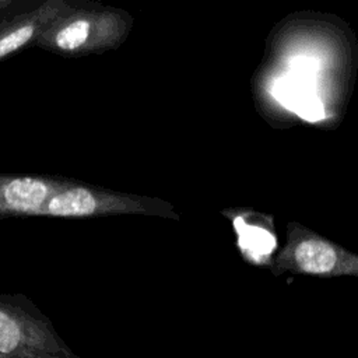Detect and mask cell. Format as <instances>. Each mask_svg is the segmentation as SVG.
I'll return each mask as SVG.
<instances>
[{
	"label": "cell",
	"instance_id": "3957f363",
	"mask_svg": "<svg viewBox=\"0 0 358 358\" xmlns=\"http://www.w3.org/2000/svg\"><path fill=\"white\" fill-rule=\"evenodd\" d=\"M116 214H145L178 218L173 207L159 199L112 192L76 182L55 193L39 215L59 218H87Z\"/></svg>",
	"mask_w": 358,
	"mask_h": 358
},
{
	"label": "cell",
	"instance_id": "ba28073f",
	"mask_svg": "<svg viewBox=\"0 0 358 358\" xmlns=\"http://www.w3.org/2000/svg\"><path fill=\"white\" fill-rule=\"evenodd\" d=\"M36 358H77L76 355H43V357H36Z\"/></svg>",
	"mask_w": 358,
	"mask_h": 358
},
{
	"label": "cell",
	"instance_id": "30bf717a",
	"mask_svg": "<svg viewBox=\"0 0 358 358\" xmlns=\"http://www.w3.org/2000/svg\"><path fill=\"white\" fill-rule=\"evenodd\" d=\"M0 218H3V215H1V214H0Z\"/></svg>",
	"mask_w": 358,
	"mask_h": 358
},
{
	"label": "cell",
	"instance_id": "5b68a950",
	"mask_svg": "<svg viewBox=\"0 0 358 358\" xmlns=\"http://www.w3.org/2000/svg\"><path fill=\"white\" fill-rule=\"evenodd\" d=\"M76 182L66 178L0 175V214L39 215L43 204L55 193Z\"/></svg>",
	"mask_w": 358,
	"mask_h": 358
},
{
	"label": "cell",
	"instance_id": "6da1fadb",
	"mask_svg": "<svg viewBox=\"0 0 358 358\" xmlns=\"http://www.w3.org/2000/svg\"><path fill=\"white\" fill-rule=\"evenodd\" d=\"M133 18L117 8H70L50 22L35 45L63 56L101 53L120 46Z\"/></svg>",
	"mask_w": 358,
	"mask_h": 358
},
{
	"label": "cell",
	"instance_id": "8992f818",
	"mask_svg": "<svg viewBox=\"0 0 358 358\" xmlns=\"http://www.w3.org/2000/svg\"><path fill=\"white\" fill-rule=\"evenodd\" d=\"M71 6L64 0H46L32 11L15 15L0 28V59L36 42L46 27Z\"/></svg>",
	"mask_w": 358,
	"mask_h": 358
},
{
	"label": "cell",
	"instance_id": "52a82bcc",
	"mask_svg": "<svg viewBox=\"0 0 358 358\" xmlns=\"http://www.w3.org/2000/svg\"><path fill=\"white\" fill-rule=\"evenodd\" d=\"M14 1L13 0H0V11L8 8Z\"/></svg>",
	"mask_w": 358,
	"mask_h": 358
},
{
	"label": "cell",
	"instance_id": "7a4b0ae2",
	"mask_svg": "<svg viewBox=\"0 0 358 358\" xmlns=\"http://www.w3.org/2000/svg\"><path fill=\"white\" fill-rule=\"evenodd\" d=\"M270 268L274 274L292 273L320 278L358 277V255L298 222H289L285 243Z\"/></svg>",
	"mask_w": 358,
	"mask_h": 358
},
{
	"label": "cell",
	"instance_id": "277c9868",
	"mask_svg": "<svg viewBox=\"0 0 358 358\" xmlns=\"http://www.w3.org/2000/svg\"><path fill=\"white\" fill-rule=\"evenodd\" d=\"M74 355L41 312L0 296V358Z\"/></svg>",
	"mask_w": 358,
	"mask_h": 358
},
{
	"label": "cell",
	"instance_id": "9c48e42d",
	"mask_svg": "<svg viewBox=\"0 0 358 358\" xmlns=\"http://www.w3.org/2000/svg\"><path fill=\"white\" fill-rule=\"evenodd\" d=\"M7 21H8V20H6V18H0V28H3V27L7 24Z\"/></svg>",
	"mask_w": 358,
	"mask_h": 358
}]
</instances>
